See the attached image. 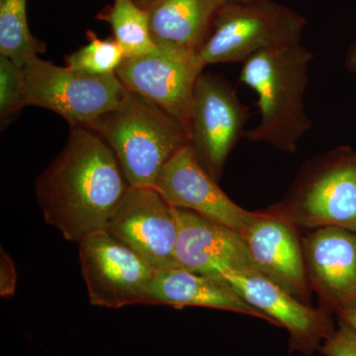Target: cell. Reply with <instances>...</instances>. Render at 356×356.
<instances>
[{"label":"cell","mask_w":356,"mask_h":356,"mask_svg":"<svg viewBox=\"0 0 356 356\" xmlns=\"http://www.w3.org/2000/svg\"><path fill=\"white\" fill-rule=\"evenodd\" d=\"M108 145L84 127H70L67 143L35 181L46 222L70 242L106 228L129 188Z\"/></svg>","instance_id":"1"},{"label":"cell","mask_w":356,"mask_h":356,"mask_svg":"<svg viewBox=\"0 0 356 356\" xmlns=\"http://www.w3.org/2000/svg\"><path fill=\"white\" fill-rule=\"evenodd\" d=\"M314 56L301 43L276 47L255 54L243 63L240 81L257 96L261 121L245 132L252 142H264L291 154L312 127L304 95Z\"/></svg>","instance_id":"2"},{"label":"cell","mask_w":356,"mask_h":356,"mask_svg":"<svg viewBox=\"0 0 356 356\" xmlns=\"http://www.w3.org/2000/svg\"><path fill=\"white\" fill-rule=\"evenodd\" d=\"M84 128L108 145L131 187L153 188L163 165L191 145L179 121L129 90L118 106Z\"/></svg>","instance_id":"3"},{"label":"cell","mask_w":356,"mask_h":356,"mask_svg":"<svg viewBox=\"0 0 356 356\" xmlns=\"http://www.w3.org/2000/svg\"><path fill=\"white\" fill-rule=\"evenodd\" d=\"M297 229L356 233V153L341 147L309 161L280 202L264 210Z\"/></svg>","instance_id":"4"},{"label":"cell","mask_w":356,"mask_h":356,"mask_svg":"<svg viewBox=\"0 0 356 356\" xmlns=\"http://www.w3.org/2000/svg\"><path fill=\"white\" fill-rule=\"evenodd\" d=\"M307 20L271 0L220 7L198 56L203 65L245 63L259 51L300 43Z\"/></svg>","instance_id":"5"},{"label":"cell","mask_w":356,"mask_h":356,"mask_svg":"<svg viewBox=\"0 0 356 356\" xmlns=\"http://www.w3.org/2000/svg\"><path fill=\"white\" fill-rule=\"evenodd\" d=\"M25 106L51 110L70 127H86L118 106L127 89L116 74L92 76L42 60L24 65Z\"/></svg>","instance_id":"6"},{"label":"cell","mask_w":356,"mask_h":356,"mask_svg":"<svg viewBox=\"0 0 356 356\" xmlns=\"http://www.w3.org/2000/svg\"><path fill=\"white\" fill-rule=\"evenodd\" d=\"M77 243L91 305L120 309L147 304L156 271L142 257L104 229L89 234Z\"/></svg>","instance_id":"7"},{"label":"cell","mask_w":356,"mask_h":356,"mask_svg":"<svg viewBox=\"0 0 356 356\" xmlns=\"http://www.w3.org/2000/svg\"><path fill=\"white\" fill-rule=\"evenodd\" d=\"M248 109L224 77L203 72L194 89L189 120L191 146L201 165L219 179L243 132Z\"/></svg>","instance_id":"8"},{"label":"cell","mask_w":356,"mask_h":356,"mask_svg":"<svg viewBox=\"0 0 356 356\" xmlns=\"http://www.w3.org/2000/svg\"><path fill=\"white\" fill-rule=\"evenodd\" d=\"M204 69L198 54L159 46L154 53L125 58L116 76L127 90L163 109L189 133L194 89Z\"/></svg>","instance_id":"9"},{"label":"cell","mask_w":356,"mask_h":356,"mask_svg":"<svg viewBox=\"0 0 356 356\" xmlns=\"http://www.w3.org/2000/svg\"><path fill=\"white\" fill-rule=\"evenodd\" d=\"M104 231L154 271L179 268L175 257L178 229L175 208L156 189L130 187Z\"/></svg>","instance_id":"10"},{"label":"cell","mask_w":356,"mask_h":356,"mask_svg":"<svg viewBox=\"0 0 356 356\" xmlns=\"http://www.w3.org/2000/svg\"><path fill=\"white\" fill-rule=\"evenodd\" d=\"M220 277L274 325L287 330L290 353L313 355L336 330L331 313L311 308L264 274L225 270Z\"/></svg>","instance_id":"11"},{"label":"cell","mask_w":356,"mask_h":356,"mask_svg":"<svg viewBox=\"0 0 356 356\" xmlns=\"http://www.w3.org/2000/svg\"><path fill=\"white\" fill-rule=\"evenodd\" d=\"M199 163L191 145L180 149L159 172L153 188L173 208L191 211L243 234L257 219L232 201Z\"/></svg>","instance_id":"12"},{"label":"cell","mask_w":356,"mask_h":356,"mask_svg":"<svg viewBox=\"0 0 356 356\" xmlns=\"http://www.w3.org/2000/svg\"><path fill=\"white\" fill-rule=\"evenodd\" d=\"M307 276L318 308L337 314L356 305V233L323 227L302 238Z\"/></svg>","instance_id":"13"},{"label":"cell","mask_w":356,"mask_h":356,"mask_svg":"<svg viewBox=\"0 0 356 356\" xmlns=\"http://www.w3.org/2000/svg\"><path fill=\"white\" fill-rule=\"evenodd\" d=\"M175 214L179 268L212 277L225 270L261 273L238 232L191 211L175 208Z\"/></svg>","instance_id":"14"},{"label":"cell","mask_w":356,"mask_h":356,"mask_svg":"<svg viewBox=\"0 0 356 356\" xmlns=\"http://www.w3.org/2000/svg\"><path fill=\"white\" fill-rule=\"evenodd\" d=\"M297 229L261 211L241 236L261 273L308 305L312 288Z\"/></svg>","instance_id":"15"},{"label":"cell","mask_w":356,"mask_h":356,"mask_svg":"<svg viewBox=\"0 0 356 356\" xmlns=\"http://www.w3.org/2000/svg\"><path fill=\"white\" fill-rule=\"evenodd\" d=\"M147 304L175 308L194 306L231 311L261 318L273 325L270 318L248 305L222 277L201 275L184 268L156 271L149 287Z\"/></svg>","instance_id":"16"},{"label":"cell","mask_w":356,"mask_h":356,"mask_svg":"<svg viewBox=\"0 0 356 356\" xmlns=\"http://www.w3.org/2000/svg\"><path fill=\"white\" fill-rule=\"evenodd\" d=\"M222 6L221 0H149L142 8L154 43L198 54Z\"/></svg>","instance_id":"17"},{"label":"cell","mask_w":356,"mask_h":356,"mask_svg":"<svg viewBox=\"0 0 356 356\" xmlns=\"http://www.w3.org/2000/svg\"><path fill=\"white\" fill-rule=\"evenodd\" d=\"M111 26L113 38L120 44L125 58L142 57L158 50L149 29L146 10L134 0H113L98 14Z\"/></svg>","instance_id":"18"},{"label":"cell","mask_w":356,"mask_h":356,"mask_svg":"<svg viewBox=\"0 0 356 356\" xmlns=\"http://www.w3.org/2000/svg\"><path fill=\"white\" fill-rule=\"evenodd\" d=\"M44 51V44L33 36L28 25L27 0H0V55L24 67Z\"/></svg>","instance_id":"19"},{"label":"cell","mask_w":356,"mask_h":356,"mask_svg":"<svg viewBox=\"0 0 356 356\" xmlns=\"http://www.w3.org/2000/svg\"><path fill=\"white\" fill-rule=\"evenodd\" d=\"M88 36V44L65 58L67 67L92 76L116 74L117 70L125 60L120 44L114 38H98L90 31Z\"/></svg>","instance_id":"20"},{"label":"cell","mask_w":356,"mask_h":356,"mask_svg":"<svg viewBox=\"0 0 356 356\" xmlns=\"http://www.w3.org/2000/svg\"><path fill=\"white\" fill-rule=\"evenodd\" d=\"M24 67L0 55V117L6 120L25 107Z\"/></svg>","instance_id":"21"},{"label":"cell","mask_w":356,"mask_h":356,"mask_svg":"<svg viewBox=\"0 0 356 356\" xmlns=\"http://www.w3.org/2000/svg\"><path fill=\"white\" fill-rule=\"evenodd\" d=\"M318 351L324 356H356L355 330L339 318L337 329L325 339Z\"/></svg>","instance_id":"22"},{"label":"cell","mask_w":356,"mask_h":356,"mask_svg":"<svg viewBox=\"0 0 356 356\" xmlns=\"http://www.w3.org/2000/svg\"><path fill=\"white\" fill-rule=\"evenodd\" d=\"M17 274L13 259H10L3 248H1L0 259V295L1 297L13 296L15 292Z\"/></svg>","instance_id":"23"},{"label":"cell","mask_w":356,"mask_h":356,"mask_svg":"<svg viewBox=\"0 0 356 356\" xmlns=\"http://www.w3.org/2000/svg\"><path fill=\"white\" fill-rule=\"evenodd\" d=\"M337 317L348 323L356 331V305L337 312Z\"/></svg>","instance_id":"24"},{"label":"cell","mask_w":356,"mask_h":356,"mask_svg":"<svg viewBox=\"0 0 356 356\" xmlns=\"http://www.w3.org/2000/svg\"><path fill=\"white\" fill-rule=\"evenodd\" d=\"M346 69L356 74V42L348 49L346 56Z\"/></svg>","instance_id":"25"},{"label":"cell","mask_w":356,"mask_h":356,"mask_svg":"<svg viewBox=\"0 0 356 356\" xmlns=\"http://www.w3.org/2000/svg\"><path fill=\"white\" fill-rule=\"evenodd\" d=\"M222 4L226 3H238V2H252L259 1V0H221Z\"/></svg>","instance_id":"26"},{"label":"cell","mask_w":356,"mask_h":356,"mask_svg":"<svg viewBox=\"0 0 356 356\" xmlns=\"http://www.w3.org/2000/svg\"><path fill=\"white\" fill-rule=\"evenodd\" d=\"M134 1H135L136 3L138 4V6L142 7L144 6L145 4L147 3V2L149 1V0H134Z\"/></svg>","instance_id":"27"}]
</instances>
